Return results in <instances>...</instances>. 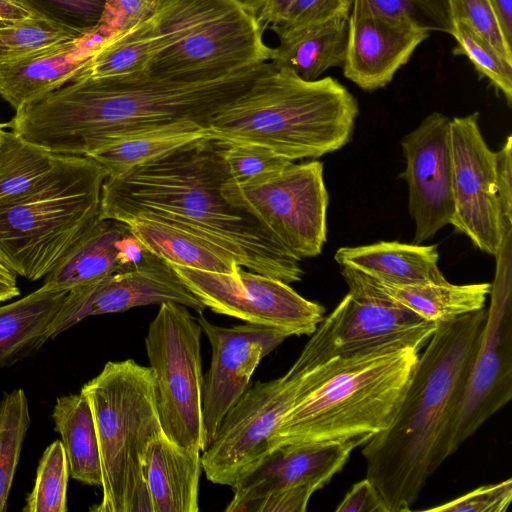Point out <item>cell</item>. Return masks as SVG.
Here are the masks:
<instances>
[{
    "label": "cell",
    "instance_id": "1",
    "mask_svg": "<svg viewBox=\"0 0 512 512\" xmlns=\"http://www.w3.org/2000/svg\"><path fill=\"white\" fill-rule=\"evenodd\" d=\"M228 173L222 142L195 141L118 176H107L99 218L157 221L228 252L243 268L291 284L302 279L300 259L253 215L221 192Z\"/></svg>",
    "mask_w": 512,
    "mask_h": 512
},
{
    "label": "cell",
    "instance_id": "2",
    "mask_svg": "<svg viewBox=\"0 0 512 512\" xmlns=\"http://www.w3.org/2000/svg\"><path fill=\"white\" fill-rule=\"evenodd\" d=\"M268 67L265 62L193 83L146 71L77 79L17 110L4 125L54 154L88 156L122 135L153 126L191 121L208 127Z\"/></svg>",
    "mask_w": 512,
    "mask_h": 512
},
{
    "label": "cell",
    "instance_id": "3",
    "mask_svg": "<svg viewBox=\"0 0 512 512\" xmlns=\"http://www.w3.org/2000/svg\"><path fill=\"white\" fill-rule=\"evenodd\" d=\"M484 308L436 325L390 426L364 444L366 477L388 512L410 511L437 469L486 320Z\"/></svg>",
    "mask_w": 512,
    "mask_h": 512
},
{
    "label": "cell",
    "instance_id": "4",
    "mask_svg": "<svg viewBox=\"0 0 512 512\" xmlns=\"http://www.w3.org/2000/svg\"><path fill=\"white\" fill-rule=\"evenodd\" d=\"M419 351L387 349L332 358L302 374L298 398L269 440L275 448L305 443L364 445L393 421Z\"/></svg>",
    "mask_w": 512,
    "mask_h": 512
},
{
    "label": "cell",
    "instance_id": "5",
    "mask_svg": "<svg viewBox=\"0 0 512 512\" xmlns=\"http://www.w3.org/2000/svg\"><path fill=\"white\" fill-rule=\"evenodd\" d=\"M359 108L333 77L306 81L286 68L269 67L209 122V137L252 143L291 160L339 150L352 136Z\"/></svg>",
    "mask_w": 512,
    "mask_h": 512
},
{
    "label": "cell",
    "instance_id": "6",
    "mask_svg": "<svg viewBox=\"0 0 512 512\" xmlns=\"http://www.w3.org/2000/svg\"><path fill=\"white\" fill-rule=\"evenodd\" d=\"M106 177L89 156L60 155L40 184L0 207V261L30 281L44 278L99 218Z\"/></svg>",
    "mask_w": 512,
    "mask_h": 512
},
{
    "label": "cell",
    "instance_id": "7",
    "mask_svg": "<svg viewBox=\"0 0 512 512\" xmlns=\"http://www.w3.org/2000/svg\"><path fill=\"white\" fill-rule=\"evenodd\" d=\"M80 393L93 413L102 469V499L90 510L153 512L143 465L163 431L151 369L133 359L109 361Z\"/></svg>",
    "mask_w": 512,
    "mask_h": 512
},
{
    "label": "cell",
    "instance_id": "8",
    "mask_svg": "<svg viewBox=\"0 0 512 512\" xmlns=\"http://www.w3.org/2000/svg\"><path fill=\"white\" fill-rule=\"evenodd\" d=\"M348 293L310 335L288 370L302 374L332 358L412 347L420 351L436 325L382 293L368 276L342 267Z\"/></svg>",
    "mask_w": 512,
    "mask_h": 512
},
{
    "label": "cell",
    "instance_id": "9",
    "mask_svg": "<svg viewBox=\"0 0 512 512\" xmlns=\"http://www.w3.org/2000/svg\"><path fill=\"white\" fill-rule=\"evenodd\" d=\"M202 332L188 307L165 302L159 305L145 336L163 434L181 447L201 452L207 448L202 419Z\"/></svg>",
    "mask_w": 512,
    "mask_h": 512
},
{
    "label": "cell",
    "instance_id": "10",
    "mask_svg": "<svg viewBox=\"0 0 512 512\" xmlns=\"http://www.w3.org/2000/svg\"><path fill=\"white\" fill-rule=\"evenodd\" d=\"M221 192L230 204L267 227L300 260L322 252L329 196L321 162H292L272 175L246 183L226 180Z\"/></svg>",
    "mask_w": 512,
    "mask_h": 512
},
{
    "label": "cell",
    "instance_id": "11",
    "mask_svg": "<svg viewBox=\"0 0 512 512\" xmlns=\"http://www.w3.org/2000/svg\"><path fill=\"white\" fill-rule=\"evenodd\" d=\"M206 308L289 336L311 335L324 318L322 305L298 294L288 283L242 268L235 275L167 262Z\"/></svg>",
    "mask_w": 512,
    "mask_h": 512
},
{
    "label": "cell",
    "instance_id": "12",
    "mask_svg": "<svg viewBox=\"0 0 512 512\" xmlns=\"http://www.w3.org/2000/svg\"><path fill=\"white\" fill-rule=\"evenodd\" d=\"M302 374L287 371L244 392L202 452L209 481L231 487L269 453L271 436L298 398Z\"/></svg>",
    "mask_w": 512,
    "mask_h": 512
},
{
    "label": "cell",
    "instance_id": "13",
    "mask_svg": "<svg viewBox=\"0 0 512 512\" xmlns=\"http://www.w3.org/2000/svg\"><path fill=\"white\" fill-rule=\"evenodd\" d=\"M263 32L242 0L162 50L146 72L177 82H207L270 62L273 48L265 44Z\"/></svg>",
    "mask_w": 512,
    "mask_h": 512
},
{
    "label": "cell",
    "instance_id": "14",
    "mask_svg": "<svg viewBox=\"0 0 512 512\" xmlns=\"http://www.w3.org/2000/svg\"><path fill=\"white\" fill-rule=\"evenodd\" d=\"M462 398L437 454L439 466L512 398V311L509 287L491 288Z\"/></svg>",
    "mask_w": 512,
    "mask_h": 512
},
{
    "label": "cell",
    "instance_id": "15",
    "mask_svg": "<svg viewBox=\"0 0 512 512\" xmlns=\"http://www.w3.org/2000/svg\"><path fill=\"white\" fill-rule=\"evenodd\" d=\"M479 113L450 120L454 214L451 225L481 251L497 255L506 225L495 178V152L486 144Z\"/></svg>",
    "mask_w": 512,
    "mask_h": 512
},
{
    "label": "cell",
    "instance_id": "16",
    "mask_svg": "<svg viewBox=\"0 0 512 512\" xmlns=\"http://www.w3.org/2000/svg\"><path fill=\"white\" fill-rule=\"evenodd\" d=\"M165 302L184 305L199 314L206 308L166 261L147 251L136 263L69 290L48 328V338L90 316Z\"/></svg>",
    "mask_w": 512,
    "mask_h": 512
},
{
    "label": "cell",
    "instance_id": "17",
    "mask_svg": "<svg viewBox=\"0 0 512 512\" xmlns=\"http://www.w3.org/2000/svg\"><path fill=\"white\" fill-rule=\"evenodd\" d=\"M197 321L212 350L202 389V419L208 446L225 415L248 389L261 360L290 336L277 329L250 323L218 326L202 314Z\"/></svg>",
    "mask_w": 512,
    "mask_h": 512
},
{
    "label": "cell",
    "instance_id": "18",
    "mask_svg": "<svg viewBox=\"0 0 512 512\" xmlns=\"http://www.w3.org/2000/svg\"><path fill=\"white\" fill-rule=\"evenodd\" d=\"M408 209L421 244L451 224L454 214L450 119L434 112L401 141Z\"/></svg>",
    "mask_w": 512,
    "mask_h": 512
},
{
    "label": "cell",
    "instance_id": "19",
    "mask_svg": "<svg viewBox=\"0 0 512 512\" xmlns=\"http://www.w3.org/2000/svg\"><path fill=\"white\" fill-rule=\"evenodd\" d=\"M429 34L408 19L379 11L368 0H351L343 74L365 91L383 88Z\"/></svg>",
    "mask_w": 512,
    "mask_h": 512
},
{
    "label": "cell",
    "instance_id": "20",
    "mask_svg": "<svg viewBox=\"0 0 512 512\" xmlns=\"http://www.w3.org/2000/svg\"><path fill=\"white\" fill-rule=\"evenodd\" d=\"M358 446L352 442L305 443L271 450L232 486L226 512L243 508L272 493L300 486L323 488L348 461Z\"/></svg>",
    "mask_w": 512,
    "mask_h": 512
},
{
    "label": "cell",
    "instance_id": "21",
    "mask_svg": "<svg viewBox=\"0 0 512 512\" xmlns=\"http://www.w3.org/2000/svg\"><path fill=\"white\" fill-rule=\"evenodd\" d=\"M146 252L125 222L98 218L44 277L43 285L69 291L136 263Z\"/></svg>",
    "mask_w": 512,
    "mask_h": 512
},
{
    "label": "cell",
    "instance_id": "22",
    "mask_svg": "<svg viewBox=\"0 0 512 512\" xmlns=\"http://www.w3.org/2000/svg\"><path fill=\"white\" fill-rule=\"evenodd\" d=\"M75 38L0 63V95L15 111L75 79L101 34ZM93 42V41H92ZM101 42V41H100Z\"/></svg>",
    "mask_w": 512,
    "mask_h": 512
},
{
    "label": "cell",
    "instance_id": "23",
    "mask_svg": "<svg viewBox=\"0 0 512 512\" xmlns=\"http://www.w3.org/2000/svg\"><path fill=\"white\" fill-rule=\"evenodd\" d=\"M201 453L175 444L164 434L149 445L143 475L153 512L199 511Z\"/></svg>",
    "mask_w": 512,
    "mask_h": 512
},
{
    "label": "cell",
    "instance_id": "24",
    "mask_svg": "<svg viewBox=\"0 0 512 512\" xmlns=\"http://www.w3.org/2000/svg\"><path fill=\"white\" fill-rule=\"evenodd\" d=\"M341 267L352 268L381 282L395 285L446 281L438 267L436 245L398 241L339 248L334 256Z\"/></svg>",
    "mask_w": 512,
    "mask_h": 512
},
{
    "label": "cell",
    "instance_id": "25",
    "mask_svg": "<svg viewBox=\"0 0 512 512\" xmlns=\"http://www.w3.org/2000/svg\"><path fill=\"white\" fill-rule=\"evenodd\" d=\"M166 32L153 9L140 22L95 45L74 80L145 72L158 53L176 43Z\"/></svg>",
    "mask_w": 512,
    "mask_h": 512
},
{
    "label": "cell",
    "instance_id": "26",
    "mask_svg": "<svg viewBox=\"0 0 512 512\" xmlns=\"http://www.w3.org/2000/svg\"><path fill=\"white\" fill-rule=\"evenodd\" d=\"M67 293L68 290L42 285L19 300L0 306V368L32 356L43 346Z\"/></svg>",
    "mask_w": 512,
    "mask_h": 512
},
{
    "label": "cell",
    "instance_id": "27",
    "mask_svg": "<svg viewBox=\"0 0 512 512\" xmlns=\"http://www.w3.org/2000/svg\"><path fill=\"white\" fill-rule=\"evenodd\" d=\"M348 15L304 28L280 39L273 48V68H286L306 81L319 79L332 67H342L348 37Z\"/></svg>",
    "mask_w": 512,
    "mask_h": 512
},
{
    "label": "cell",
    "instance_id": "28",
    "mask_svg": "<svg viewBox=\"0 0 512 512\" xmlns=\"http://www.w3.org/2000/svg\"><path fill=\"white\" fill-rule=\"evenodd\" d=\"M205 138H210L206 126L174 122L127 133L88 156L105 169L107 176H118Z\"/></svg>",
    "mask_w": 512,
    "mask_h": 512
},
{
    "label": "cell",
    "instance_id": "29",
    "mask_svg": "<svg viewBox=\"0 0 512 512\" xmlns=\"http://www.w3.org/2000/svg\"><path fill=\"white\" fill-rule=\"evenodd\" d=\"M151 254L183 267L235 275L242 268L222 248L184 230L146 219L125 222Z\"/></svg>",
    "mask_w": 512,
    "mask_h": 512
},
{
    "label": "cell",
    "instance_id": "30",
    "mask_svg": "<svg viewBox=\"0 0 512 512\" xmlns=\"http://www.w3.org/2000/svg\"><path fill=\"white\" fill-rule=\"evenodd\" d=\"M369 279L386 296L435 324L483 309L492 288L489 283L395 285Z\"/></svg>",
    "mask_w": 512,
    "mask_h": 512
},
{
    "label": "cell",
    "instance_id": "31",
    "mask_svg": "<svg viewBox=\"0 0 512 512\" xmlns=\"http://www.w3.org/2000/svg\"><path fill=\"white\" fill-rule=\"evenodd\" d=\"M52 418L62 439L70 476L81 483L101 487L99 444L86 397L79 393L57 398Z\"/></svg>",
    "mask_w": 512,
    "mask_h": 512
},
{
    "label": "cell",
    "instance_id": "32",
    "mask_svg": "<svg viewBox=\"0 0 512 512\" xmlns=\"http://www.w3.org/2000/svg\"><path fill=\"white\" fill-rule=\"evenodd\" d=\"M54 154L5 127L0 136V207L29 193L54 169Z\"/></svg>",
    "mask_w": 512,
    "mask_h": 512
},
{
    "label": "cell",
    "instance_id": "33",
    "mask_svg": "<svg viewBox=\"0 0 512 512\" xmlns=\"http://www.w3.org/2000/svg\"><path fill=\"white\" fill-rule=\"evenodd\" d=\"M30 425L25 392L18 388L5 393L0 401V512L7 502L22 445Z\"/></svg>",
    "mask_w": 512,
    "mask_h": 512
},
{
    "label": "cell",
    "instance_id": "34",
    "mask_svg": "<svg viewBox=\"0 0 512 512\" xmlns=\"http://www.w3.org/2000/svg\"><path fill=\"white\" fill-rule=\"evenodd\" d=\"M69 466L61 440L44 451L37 468L35 484L26 498L24 512H66Z\"/></svg>",
    "mask_w": 512,
    "mask_h": 512
},
{
    "label": "cell",
    "instance_id": "35",
    "mask_svg": "<svg viewBox=\"0 0 512 512\" xmlns=\"http://www.w3.org/2000/svg\"><path fill=\"white\" fill-rule=\"evenodd\" d=\"M451 35L457 42L453 53L466 56L478 74L487 78L511 106L512 63L502 57L488 41L463 21L453 23Z\"/></svg>",
    "mask_w": 512,
    "mask_h": 512
},
{
    "label": "cell",
    "instance_id": "36",
    "mask_svg": "<svg viewBox=\"0 0 512 512\" xmlns=\"http://www.w3.org/2000/svg\"><path fill=\"white\" fill-rule=\"evenodd\" d=\"M34 15L19 21L0 24V63L23 57L60 42L82 38Z\"/></svg>",
    "mask_w": 512,
    "mask_h": 512
},
{
    "label": "cell",
    "instance_id": "37",
    "mask_svg": "<svg viewBox=\"0 0 512 512\" xmlns=\"http://www.w3.org/2000/svg\"><path fill=\"white\" fill-rule=\"evenodd\" d=\"M32 15L82 36L108 31L102 22L106 0H20ZM109 32V31H108Z\"/></svg>",
    "mask_w": 512,
    "mask_h": 512
},
{
    "label": "cell",
    "instance_id": "38",
    "mask_svg": "<svg viewBox=\"0 0 512 512\" xmlns=\"http://www.w3.org/2000/svg\"><path fill=\"white\" fill-rule=\"evenodd\" d=\"M222 158L228 173L227 180L237 183L272 175L293 162L267 147L252 143L222 142Z\"/></svg>",
    "mask_w": 512,
    "mask_h": 512
},
{
    "label": "cell",
    "instance_id": "39",
    "mask_svg": "<svg viewBox=\"0 0 512 512\" xmlns=\"http://www.w3.org/2000/svg\"><path fill=\"white\" fill-rule=\"evenodd\" d=\"M351 3V0H348ZM381 12L410 20L429 32L452 34L447 0H368Z\"/></svg>",
    "mask_w": 512,
    "mask_h": 512
},
{
    "label": "cell",
    "instance_id": "40",
    "mask_svg": "<svg viewBox=\"0 0 512 512\" xmlns=\"http://www.w3.org/2000/svg\"><path fill=\"white\" fill-rule=\"evenodd\" d=\"M452 22L463 21L512 63V48L503 37L491 0H447Z\"/></svg>",
    "mask_w": 512,
    "mask_h": 512
},
{
    "label": "cell",
    "instance_id": "41",
    "mask_svg": "<svg viewBox=\"0 0 512 512\" xmlns=\"http://www.w3.org/2000/svg\"><path fill=\"white\" fill-rule=\"evenodd\" d=\"M348 0H292L282 17L269 28L279 40L339 15L349 14Z\"/></svg>",
    "mask_w": 512,
    "mask_h": 512
},
{
    "label": "cell",
    "instance_id": "42",
    "mask_svg": "<svg viewBox=\"0 0 512 512\" xmlns=\"http://www.w3.org/2000/svg\"><path fill=\"white\" fill-rule=\"evenodd\" d=\"M512 500V479L476 488L451 501L428 508L433 512H504Z\"/></svg>",
    "mask_w": 512,
    "mask_h": 512
},
{
    "label": "cell",
    "instance_id": "43",
    "mask_svg": "<svg viewBox=\"0 0 512 512\" xmlns=\"http://www.w3.org/2000/svg\"><path fill=\"white\" fill-rule=\"evenodd\" d=\"M158 0H106L102 25L110 34L125 30L146 18Z\"/></svg>",
    "mask_w": 512,
    "mask_h": 512
},
{
    "label": "cell",
    "instance_id": "44",
    "mask_svg": "<svg viewBox=\"0 0 512 512\" xmlns=\"http://www.w3.org/2000/svg\"><path fill=\"white\" fill-rule=\"evenodd\" d=\"M314 492L311 486L281 490L247 504L242 512H304Z\"/></svg>",
    "mask_w": 512,
    "mask_h": 512
},
{
    "label": "cell",
    "instance_id": "45",
    "mask_svg": "<svg viewBox=\"0 0 512 512\" xmlns=\"http://www.w3.org/2000/svg\"><path fill=\"white\" fill-rule=\"evenodd\" d=\"M495 178L502 216L506 227L512 218V137L495 152Z\"/></svg>",
    "mask_w": 512,
    "mask_h": 512
},
{
    "label": "cell",
    "instance_id": "46",
    "mask_svg": "<svg viewBox=\"0 0 512 512\" xmlns=\"http://www.w3.org/2000/svg\"><path fill=\"white\" fill-rule=\"evenodd\" d=\"M335 511L388 512L378 490L367 477L351 487Z\"/></svg>",
    "mask_w": 512,
    "mask_h": 512
},
{
    "label": "cell",
    "instance_id": "47",
    "mask_svg": "<svg viewBox=\"0 0 512 512\" xmlns=\"http://www.w3.org/2000/svg\"><path fill=\"white\" fill-rule=\"evenodd\" d=\"M247 8L264 28L275 24L292 0H243Z\"/></svg>",
    "mask_w": 512,
    "mask_h": 512
},
{
    "label": "cell",
    "instance_id": "48",
    "mask_svg": "<svg viewBox=\"0 0 512 512\" xmlns=\"http://www.w3.org/2000/svg\"><path fill=\"white\" fill-rule=\"evenodd\" d=\"M503 37L512 48V0H491Z\"/></svg>",
    "mask_w": 512,
    "mask_h": 512
},
{
    "label": "cell",
    "instance_id": "49",
    "mask_svg": "<svg viewBox=\"0 0 512 512\" xmlns=\"http://www.w3.org/2000/svg\"><path fill=\"white\" fill-rule=\"evenodd\" d=\"M32 16L20 0H0V24L19 21Z\"/></svg>",
    "mask_w": 512,
    "mask_h": 512
},
{
    "label": "cell",
    "instance_id": "50",
    "mask_svg": "<svg viewBox=\"0 0 512 512\" xmlns=\"http://www.w3.org/2000/svg\"><path fill=\"white\" fill-rule=\"evenodd\" d=\"M20 294L17 284L0 282V302L9 300Z\"/></svg>",
    "mask_w": 512,
    "mask_h": 512
},
{
    "label": "cell",
    "instance_id": "51",
    "mask_svg": "<svg viewBox=\"0 0 512 512\" xmlns=\"http://www.w3.org/2000/svg\"><path fill=\"white\" fill-rule=\"evenodd\" d=\"M0 282L8 283V284H17L16 283V274L13 273L8 267H6L0 261Z\"/></svg>",
    "mask_w": 512,
    "mask_h": 512
},
{
    "label": "cell",
    "instance_id": "52",
    "mask_svg": "<svg viewBox=\"0 0 512 512\" xmlns=\"http://www.w3.org/2000/svg\"><path fill=\"white\" fill-rule=\"evenodd\" d=\"M3 129H4V124L0 123V136H1V132H2Z\"/></svg>",
    "mask_w": 512,
    "mask_h": 512
}]
</instances>
